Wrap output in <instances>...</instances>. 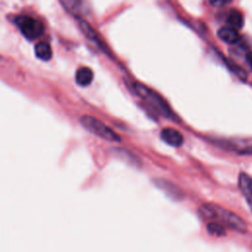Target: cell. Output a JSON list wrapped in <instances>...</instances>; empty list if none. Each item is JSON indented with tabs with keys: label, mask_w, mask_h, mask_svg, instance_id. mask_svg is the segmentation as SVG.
Wrapping results in <instances>:
<instances>
[{
	"label": "cell",
	"mask_w": 252,
	"mask_h": 252,
	"mask_svg": "<svg viewBox=\"0 0 252 252\" xmlns=\"http://www.w3.org/2000/svg\"><path fill=\"white\" fill-rule=\"evenodd\" d=\"M199 212L204 219L217 220L236 231L246 232L247 230V225L240 217L216 204H203L200 207Z\"/></svg>",
	"instance_id": "1"
},
{
	"label": "cell",
	"mask_w": 252,
	"mask_h": 252,
	"mask_svg": "<svg viewBox=\"0 0 252 252\" xmlns=\"http://www.w3.org/2000/svg\"><path fill=\"white\" fill-rule=\"evenodd\" d=\"M132 87H133V90L136 92V94L142 99H144L146 102H148L156 111H158L159 114H161L165 117L174 119V118H172L173 114H172L170 108L168 107L166 102L161 98V96L159 94H158L153 90L149 89L145 85L138 83V82L133 83Z\"/></svg>",
	"instance_id": "2"
},
{
	"label": "cell",
	"mask_w": 252,
	"mask_h": 252,
	"mask_svg": "<svg viewBox=\"0 0 252 252\" xmlns=\"http://www.w3.org/2000/svg\"><path fill=\"white\" fill-rule=\"evenodd\" d=\"M80 123L89 132L109 142H119L120 137L103 122L91 115H83L80 118Z\"/></svg>",
	"instance_id": "3"
},
{
	"label": "cell",
	"mask_w": 252,
	"mask_h": 252,
	"mask_svg": "<svg viewBox=\"0 0 252 252\" xmlns=\"http://www.w3.org/2000/svg\"><path fill=\"white\" fill-rule=\"evenodd\" d=\"M15 24L21 31L22 34L29 40L38 38L44 32V26L40 21L27 15L16 17Z\"/></svg>",
	"instance_id": "4"
},
{
	"label": "cell",
	"mask_w": 252,
	"mask_h": 252,
	"mask_svg": "<svg viewBox=\"0 0 252 252\" xmlns=\"http://www.w3.org/2000/svg\"><path fill=\"white\" fill-rule=\"evenodd\" d=\"M160 138L172 147H180L183 144L182 134L174 128H164L160 132Z\"/></svg>",
	"instance_id": "5"
},
{
	"label": "cell",
	"mask_w": 252,
	"mask_h": 252,
	"mask_svg": "<svg viewBox=\"0 0 252 252\" xmlns=\"http://www.w3.org/2000/svg\"><path fill=\"white\" fill-rule=\"evenodd\" d=\"M238 186L248 203L252 202V178L244 172L238 176Z\"/></svg>",
	"instance_id": "6"
},
{
	"label": "cell",
	"mask_w": 252,
	"mask_h": 252,
	"mask_svg": "<svg viewBox=\"0 0 252 252\" xmlns=\"http://www.w3.org/2000/svg\"><path fill=\"white\" fill-rule=\"evenodd\" d=\"M218 36L220 39L228 44H234L240 39V35L237 30L231 27H223L218 31Z\"/></svg>",
	"instance_id": "7"
},
{
	"label": "cell",
	"mask_w": 252,
	"mask_h": 252,
	"mask_svg": "<svg viewBox=\"0 0 252 252\" xmlns=\"http://www.w3.org/2000/svg\"><path fill=\"white\" fill-rule=\"evenodd\" d=\"M94 78L93 70L89 67H81L76 72V82L82 87L89 86Z\"/></svg>",
	"instance_id": "8"
},
{
	"label": "cell",
	"mask_w": 252,
	"mask_h": 252,
	"mask_svg": "<svg viewBox=\"0 0 252 252\" xmlns=\"http://www.w3.org/2000/svg\"><path fill=\"white\" fill-rule=\"evenodd\" d=\"M79 24H80V28H81L82 32L85 33V35H86L87 37H89L91 40L94 41L96 45H98L103 51H105V49H104L105 46H103L102 41L98 38L96 32L92 29V27H91L88 23H86L85 21H83V20H81V19H80V21H79ZM105 52H106V51H105Z\"/></svg>",
	"instance_id": "9"
},
{
	"label": "cell",
	"mask_w": 252,
	"mask_h": 252,
	"mask_svg": "<svg viewBox=\"0 0 252 252\" xmlns=\"http://www.w3.org/2000/svg\"><path fill=\"white\" fill-rule=\"evenodd\" d=\"M34 52L37 58L43 60V61H48L52 57V49L49 43L45 41L38 42L35 45Z\"/></svg>",
	"instance_id": "10"
},
{
	"label": "cell",
	"mask_w": 252,
	"mask_h": 252,
	"mask_svg": "<svg viewBox=\"0 0 252 252\" xmlns=\"http://www.w3.org/2000/svg\"><path fill=\"white\" fill-rule=\"evenodd\" d=\"M226 22L229 25V27L235 30H240L244 25V18L241 12L237 10H231L227 15Z\"/></svg>",
	"instance_id": "11"
},
{
	"label": "cell",
	"mask_w": 252,
	"mask_h": 252,
	"mask_svg": "<svg viewBox=\"0 0 252 252\" xmlns=\"http://www.w3.org/2000/svg\"><path fill=\"white\" fill-rule=\"evenodd\" d=\"M62 6L70 13L78 15L81 11L82 2L81 0H59Z\"/></svg>",
	"instance_id": "12"
},
{
	"label": "cell",
	"mask_w": 252,
	"mask_h": 252,
	"mask_svg": "<svg viewBox=\"0 0 252 252\" xmlns=\"http://www.w3.org/2000/svg\"><path fill=\"white\" fill-rule=\"evenodd\" d=\"M208 231L213 234V235H217V236H221L225 234V230L224 227L222 226L221 223L218 222V221H211L208 223L207 225Z\"/></svg>",
	"instance_id": "13"
},
{
	"label": "cell",
	"mask_w": 252,
	"mask_h": 252,
	"mask_svg": "<svg viewBox=\"0 0 252 252\" xmlns=\"http://www.w3.org/2000/svg\"><path fill=\"white\" fill-rule=\"evenodd\" d=\"M211 5L216 7H223L225 5H228L232 0H208Z\"/></svg>",
	"instance_id": "14"
},
{
	"label": "cell",
	"mask_w": 252,
	"mask_h": 252,
	"mask_svg": "<svg viewBox=\"0 0 252 252\" xmlns=\"http://www.w3.org/2000/svg\"><path fill=\"white\" fill-rule=\"evenodd\" d=\"M246 61H247V63L249 64L250 68L252 69V52H251V51L246 54Z\"/></svg>",
	"instance_id": "15"
},
{
	"label": "cell",
	"mask_w": 252,
	"mask_h": 252,
	"mask_svg": "<svg viewBox=\"0 0 252 252\" xmlns=\"http://www.w3.org/2000/svg\"><path fill=\"white\" fill-rule=\"evenodd\" d=\"M249 204V206H250V208H251V210H252V202L251 203H248Z\"/></svg>",
	"instance_id": "16"
}]
</instances>
